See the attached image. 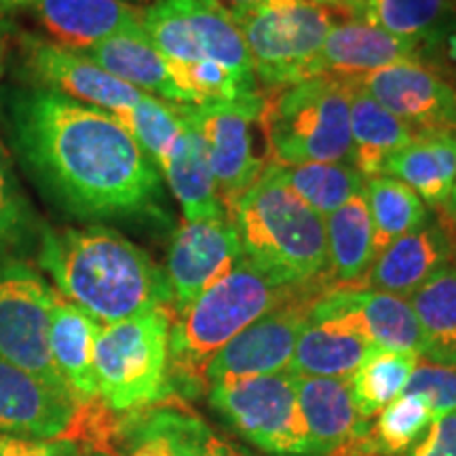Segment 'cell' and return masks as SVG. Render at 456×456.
<instances>
[{
  "label": "cell",
  "instance_id": "6da1fadb",
  "mask_svg": "<svg viewBox=\"0 0 456 456\" xmlns=\"http://www.w3.org/2000/svg\"><path fill=\"white\" fill-rule=\"evenodd\" d=\"M11 135L28 174L77 218L146 212L161 197L159 167L112 114L55 91L9 100Z\"/></svg>",
  "mask_w": 456,
  "mask_h": 456
},
{
  "label": "cell",
  "instance_id": "7a4b0ae2",
  "mask_svg": "<svg viewBox=\"0 0 456 456\" xmlns=\"http://www.w3.org/2000/svg\"><path fill=\"white\" fill-rule=\"evenodd\" d=\"M38 262L53 277L57 294L100 326L171 305L167 273L112 228H47Z\"/></svg>",
  "mask_w": 456,
  "mask_h": 456
},
{
  "label": "cell",
  "instance_id": "3957f363",
  "mask_svg": "<svg viewBox=\"0 0 456 456\" xmlns=\"http://www.w3.org/2000/svg\"><path fill=\"white\" fill-rule=\"evenodd\" d=\"M226 216L237 228L245 258L275 281L305 285L326 275V220L289 188L281 165H266Z\"/></svg>",
  "mask_w": 456,
  "mask_h": 456
},
{
  "label": "cell",
  "instance_id": "277c9868",
  "mask_svg": "<svg viewBox=\"0 0 456 456\" xmlns=\"http://www.w3.org/2000/svg\"><path fill=\"white\" fill-rule=\"evenodd\" d=\"M306 285L311 283H279L243 256L171 323L169 385L197 393L208 385V366L228 342L262 315L298 296Z\"/></svg>",
  "mask_w": 456,
  "mask_h": 456
},
{
  "label": "cell",
  "instance_id": "5b68a950",
  "mask_svg": "<svg viewBox=\"0 0 456 456\" xmlns=\"http://www.w3.org/2000/svg\"><path fill=\"white\" fill-rule=\"evenodd\" d=\"M271 163H351V78L313 77L265 95Z\"/></svg>",
  "mask_w": 456,
  "mask_h": 456
},
{
  "label": "cell",
  "instance_id": "8992f818",
  "mask_svg": "<svg viewBox=\"0 0 456 456\" xmlns=\"http://www.w3.org/2000/svg\"><path fill=\"white\" fill-rule=\"evenodd\" d=\"M169 330V306L100 328L94 366L104 406L134 412L167 397Z\"/></svg>",
  "mask_w": 456,
  "mask_h": 456
},
{
  "label": "cell",
  "instance_id": "52a82bcc",
  "mask_svg": "<svg viewBox=\"0 0 456 456\" xmlns=\"http://www.w3.org/2000/svg\"><path fill=\"white\" fill-rule=\"evenodd\" d=\"M142 28L169 66L218 64L258 87L243 34L218 0H157Z\"/></svg>",
  "mask_w": 456,
  "mask_h": 456
},
{
  "label": "cell",
  "instance_id": "ba28073f",
  "mask_svg": "<svg viewBox=\"0 0 456 456\" xmlns=\"http://www.w3.org/2000/svg\"><path fill=\"white\" fill-rule=\"evenodd\" d=\"M241 30L254 74L271 89L306 81V68L332 30V15L313 0H262L231 13Z\"/></svg>",
  "mask_w": 456,
  "mask_h": 456
},
{
  "label": "cell",
  "instance_id": "9c48e42d",
  "mask_svg": "<svg viewBox=\"0 0 456 456\" xmlns=\"http://www.w3.org/2000/svg\"><path fill=\"white\" fill-rule=\"evenodd\" d=\"M209 402L239 436L277 456L315 454L302 416L296 374L248 376L209 385Z\"/></svg>",
  "mask_w": 456,
  "mask_h": 456
},
{
  "label": "cell",
  "instance_id": "30bf717a",
  "mask_svg": "<svg viewBox=\"0 0 456 456\" xmlns=\"http://www.w3.org/2000/svg\"><path fill=\"white\" fill-rule=\"evenodd\" d=\"M265 95L222 104H180L208 148L209 167L224 212L271 163L262 131Z\"/></svg>",
  "mask_w": 456,
  "mask_h": 456
},
{
  "label": "cell",
  "instance_id": "8fae6325",
  "mask_svg": "<svg viewBox=\"0 0 456 456\" xmlns=\"http://www.w3.org/2000/svg\"><path fill=\"white\" fill-rule=\"evenodd\" d=\"M53 300L55 289L32 266L0 260V359L68 393L49 349Z\"/></svg>",
  "mask_w": 456,
  "mask_h": 456
},
{
  "label": "cell",
  "instance_id": "7c38bea8",
  "mask_svg": "<svg viewBox=\"0 0 456 456\" xmlns=\"http://www.w3.org/2000/svg\"><path fill=\"white\" fill-rule=\"evenodd\" d=\"M328 283L322 279L306 285L292 300L283 302L235 336L208 366V385L285 372L292 363L302 330L309 323L313 305L328 292Z\"/></svg>",
  "mask_w": 456,
  "mask_h": 456
},
{
  "label": "cell",
  "instance_id": "4fadbf2b",
  "mask_svg": "<svg viewBox=\"0 0 456 456\" xmlns=\"http://www.w3.org/2000/svg\"><path fill=\"white\" fill-rule=\"evenodd\" d=\"M17 45L21 49L24 66L37 81V87L55 91L108 114L127 110L144 95L131 85L118 81L95 64L89 55L78 51L60 47L26 32L17 34Z\"/></svg>",
  "mask_w": 456,
  "mask_h": 456
},
{
  "label": "cell",
  "instance_id": "5bb4252c",
  "mask_svg": "<svg viewBox=\"0 0 456 456\" xmlns=\"http://www.w3.org/2000/svg\"><path fill=\"white\" fill-rule=\"evenodd\" d=\"M353 81L414 134L456 127V89L423 61H399Z\"/></svg>",
  "mask_w": 456,
  "mask_h": 456
},
{
  "label": "cell",
  "instance_id": "9a60e30c",
  "mask_svg": "<svg viewBox=\"0 0 456 456\" xmlns=\"http://www.w3.org/2000/svg\"><path fill=\"white\" fill-rule=\"evenodd\" d=\"M241 258V239L228 216L201 222L184 220L171 239L165 271L175 311L182 313L191 306Z\"/></svg>",
  "mask_w": 456,
  "mask_h": 456
},
{
  "label": "cell",
  "instance_id": "2e32d148",
  "mask_svg": "<svg viewBox=\"0 0 456 456\" xmlns=\"http://www.w3.org/2000/svg\"><path fill=\"white\" fill-rule=\"evenodd\" d=\"M323 294L313 305L288 370L298 376L349 379L376 346L355 319L330 305Z\"/></svg>",
  "mask_w": 456,
  "mask_h": 456
},
{
  "label": "cell",
  "instance_id": "e0dca14e",
  "mask_svg": "<svg viewBox=\"0 0 456 456\" xmlns=\"http://www.w3.org/2000/svg\"><path fill=\"white\" fill-rule=\"evenodd\" d=\"M425 45L402 38L366 21H345L332 26L322 49L306 68V78H357L399 61H419Z\"/></svg>",
  "mask_w": 456,
  "mask_h": 456
},
{
  "label": "cell",
  "instance_id": "ac0fdd59",
  "mask_svg": "<svg viewBox=\"0 0 456 456\" xmlns=\"http://www.w3.org/2000/svg\"><path fill=\"white\" fill-rule=\"evenodd\" d=\"M77 403L26 370L0 359V433L57 440L70 429Z\"/></svg>",
  "mask_w": 456,
  "mask_h": 456
},
{
  "label": "cell",
  "instance_id": "d6986e66",
  "mask_svg": "<svg viewBox=\"0 0 456 456\" xmlns=\"http://www.w3.org/2000/svg\"><path fill=\"white\" fill-rule=\"evenodd\" d=\"M454 237L442 222L419 226L376 256L359 288L410 298L425 281L450 265Z\"/></svg>",
  "mask_w": 456,
  "mask_h": 456
},
{
  "label": "cell",
  "instance_id": "ffe728a7",
  "mask_svg": "<svg viewBox=\"0 0 456 456\" xmlns=\"http://www.w3.org/2000/svg\"><path fill=\"white\" fill-rule=\"evenodd\" d=\"M123 436L127 456H252L197 414L169 406L135 414Z\"/></svg>",
  "mask_w": 456,
  "mask_h": 456
},
{
  "label": "cell",
  "instance_id": "44dd1931",
  "mask_svg": "<svg viewBox=\"0 0 456 456\" xmlns=\"http://www.w3.org/2000/svg\"><path fill=\"white\" fill-rule=\"evenodd\" d=\"M296 389L315 454H346L366 442L370 427L357 412L349 379L296 374Z\"/></svg>",
  "mask_w": 456,
  "mask_h": 456
},
{
  "label": "cell",
  "instance_id": "7402d4cb",
  "mask_svg": "<svg viewBox=\"0 0 456 456\" xmlns=\"http://www.w3.org/2000/svg\"><path fill=\"white\" fill-rule=\"evenodd\" d=\"M32 7L51 43L78 53L142 26V9L125 0H37Z\"/></svg>",
  "mask_w": 456,
  "mask_h": 456
},
{
  "label": "cell",
  "instance_id": "603a6c76",
  "mask_svg": "<svg viewBox=\"0 0 456 456\" xmlns=\"http://www.w3.org/2000/svg\"><path fill=\"white\" fill-rule=\"evenodd\" d=\"M328 302L349 313L376 349L423 355V332L408 298L366 288H330Z\"/></svg>",
  "mask_w": 456,
  "mask_h": 456
},
{
  "label": "cell",
  "instance_id": "cb8c5ba5",
  "mask_svg": "<svg viewBox=\"0 0 456 456\" xmlns=\"http://www.w3.org/2000/svg\"><path fill=\"white\" fill-rule=\"evenodd\" d=\"M100 328L94 317L61 298L55 289L49 328L51 359L77 406L98 399L94 355Z\"/></svg>",
  "mask_w": 456,
  "mask_h": 456
},
{
  "label": "cell",
  "instance_id": "d4e9b609",
  "mask_svg": "<svg viewBox=\"0 0 456 456\" xmlns=\"http://www.w3.org/2000/svg\"><path fill=\"white\" fill-rule=\"evenodd\" d=\"M175 108L182 117V131L169 155L159 165V171H163L165 180L169 182L186 222L222 218L226 212L222 208L218 186L209 167L208 148L191 118L182 112L180 104H175Z\"/></svg>",
  "mask_w": 456,
  "mask_h": 456
},
{
  "label": "cell",
  "instance_id": "484cf974",
  "mask_svg": "<svg viewBox=\"0 0 456 456\" xmlns=\"http://www.w3.org/2000/svg\"><path fill=\"white\" fill-rule=\"evenodd\" d=\"M85 55H89L95 64L117 77L118 81L131 85L142 94L157 95L159 100L169 102V104H186L184 95L171 78L167 60L148 38L142 26L114 34Z\"/></svg>",
  "mask_w": 456,
  "mask_h": 456
},
{
  "label": "cell",
  "instance_id": "4316f807",
  "mask_svg": "<svg viewBox=\"0 0 456 456\" xmlns=\"http://www.w3.org/2000/svg\"><path fill=\"white\" fill-rule=\"evenodd\" d=\"M402 180L431 208H446L456 178V142L452 131L414 134L383 174Z\"/></svg>",
  "mask_w": 456,
  "mask_h": 456
},
{
  "label": "cell",
  "instance_id": "83f0119b",
  "mask_svg": "<svg viewBox=\"0 0 456 456\" xmlns=\"http://www.w3.org/2000/svg\"><path fill=\"white\" fill-rule=\"evenodd\" d=\"M412 138L414 131L402 118L351 78V165L363 178L383 174L387 161Z\"/></svg>",
  "mask_w": 456,
  "mask_h": 456
},
{
  "label": "cell",
  "instance_id": "f1b7e54d",
  "mask_svg": "<svg viewBox=\"0 0 456 456\" xmlns=\"http://www.w3.org/2000/svg\"><path fill=\"white\" fill-rule=\"evenodd\" d=\"M326 235L330 283L353 288L376 258L372 220L363 191L328 216Z\"/></svg>",
  "mask_w": 456,
  "mask_h": 456
},
{
  "label": "cell",
  "instance_id": "f546056e",
  "mask_svg": "<svg viewBox=\"0 0 456 456\" xmlns=\"http://www.w3.org/2000/svg\"><path fill=\"white\" fill-rule=\"evenodd\" d=\"M423 332V355L456 368V266L448 265L410 296Z\"/></svg>",
  "mask_w": 456,
  "mask_h": 456
},
{
  "label": "cell",
  "instance_id": "4dcf8cb0",
  "mask_svg": "<svg viewBox=\"0 0 456 456\" xmlns=\"http://www.w3.org/2000/svg\"><path fill=\"white\" fill-rule=\"evenodd\" d=\"M456 0H357L355 21L402 38L436 45L454 24Z\"/></svg>",
  "mask_w": 456,
  "mask_h": 456
},
{
  "label": "cell",
  "instance_id": "1f68e13d",
  "mask_svg": "<svg viewBox=\"0 0 456 456\" xmlns=\"http://www.w3.org/2000/svg\"><path fill=\"white\" fill-rule=\"evenodd\" d=\"M370 220L374 231V252L379 256L399 237L425 224L427 209L408 184L393 175H374L363 184Z\"/></svg>",
  "mask_w": 456,
  "mask_h": 456
},
{
  "label": "cell",
  "instance_id": "d6a6232c",
  "mask_svg": "<svg viewBox=\"0 0 456 456\" xmlns=\"http://www.w3.org/2000/svg\"><path fill=\"white\" fill-rule=\"evenodd\" d=\"M419 355L403 351L374 349L366 362L349 376V385L357 412L372 419L402 395L412 376Z\"/></svg>",
  "mask_w": 456,
  "mask_h": 456
},
{
  "label": "cell",
  "instance_id": "836d02e7",
  "mask_svg": "<svg viewBox=\"0 0 456 456\" xmlns=\"http://www.w3.org/2000/svg\"><path fill=\"white\" fill-rule=\"evenodd\" d=\"M283 175L296 195L322 218H328L346 201H351L366 184V178L351 163L288 165L283 167Z\"/></svg>",
  "mask_w": 456,
  "mask_h": 456
},
{
  "label": "cell",
  "instance_id": "e575fe53",
  "mask_svg": "<svg viewBox=\"0 0 456 456\" xmlns=\"http://www.w3.org/2000/svg\"><path fill=\"white\" fill-rule=\"evenodd\" d=\"M112 117L129 131L131 138L138 142L157 167L169 155L182 131V117L175 104L146 94L127 110Z\"/></svg>",
  "mask_w": 456,
  "mask_h": 456
},
{
  "label": "cell",
  "instance_id": "d590c367",
  "mask_svg": "<svg viewBox=\"0 0 456 456\" xmlns=\"http://www.w3.org/2000/svg\"><path fill=\"white\" fill-rule=\"evenodd\" d=\"M431 423L433 414L423 399L416 395H399L380 412L370 433V442L376 454H406L423 440Z\"/></svg>",
  "mask_w": 456,
  "mask_h": 456
},
{
  "label": "cell",
  "instance_id": "8d00e7d4",
  "mask_svg": "<svg viewBox=\"0 0 456 456\" xmlns=\"http://www.w3.org/2000/svg\"><path fill=\"white\" fill-rule=\"evenodd\" d=\"M402 395H416L431 410L433 420L456 412V368L442 363H416Z\"/></svg>",
  "mask_w": 456,
  "mask_h": 456
},
{
  "label": "cell",
  "instance_id": "74e56055",
  "mask_svg": "<svg viewBox=\"0 0 456 456\" xmlns=\"http://www.w3.org/2000/svg\"><path fill=\"white\" fill-rule=\"evenodd\" d=\"M28 224V203L17 184L13 167L0 146V241L13 239Z\"/></svg>",
  "mask_w": 456,
  "mask_h": 456
},
{
  "label": "cell",
  "instance_id": "f35d334b",
  "mask_svg": "<svg viewBox=\"0 0 456 456\" xmlns=\"http://www.w3.org/2000/svg\"><path fill=\"white\" fill-rule=\"evenodd\" d=\"M0 456H81L70 440H38V437L0 433Z\"/></svg>",
  "mask_w": 456,
  "mask_h": 456
},
{
  "label": "cell",
  "instance_id": "ab89813d",
  "mask_svg": "<svg viewBox=\"0 0 456 456\" xmlns=\"http://www.w3.org/2000/svg\"><path fill=\"white\" fill-rule=\"evenodd\" d=\"M408 456H456V412L433 420L427 436Z\"/></svg>",
  "mask_w": 456,
  "mask_h": 456
},
{
  "label": "cell",
  "instance_id": "60d3db41",
  "mask_svg": "<svg viewBox=\"0 0 456 456\" xmlns=\"http://www.w3.org/2000/svg\"><path fill=\"white\" fill-rule=\"evenodd\" d=\"M17 34H20V30L13 26V21L0 17V85H3L4 74H7L11 47L17 43Z\"/></svg>",
  "mask_w": 456,
  "mask_h": 456
},
{
  "label": "cell",
  "instance_id": "b9f144b4",
  "mask_svg": "<svg viewBox=\"0 0 456 456\" xmlns=\"http://www.w3.org/2000/svg\"><path fill=\"white\" fill-rule=\"evenodd\" d=\"M313 3L319 4V7H323L326 11H340V13H346L349 17L355 20V13H357V0H313Z\"/></svg>",
  "mask_w": 456,
  "mask_h": 456
},
{
  "label": "cell",
  "instance_id": "7bdbcfd3",
  "mask_svg": "<svg viewBox=\"0 0 456 456\" xmlns=\"http://www.w3.org/2000/svg\"><path fill=\"white\" fill-rule=\"evenodd\" d=\"M440 41L444 43V55H446V60L456 68V20H454V24L442 34Z\"/></svg>",
  "mask_w": 456,
  "mask_h": 456
},
{
  "label": "cell",
  "instance_id": "ee69618b",
  "mask_svg": "<svg viewBox=\"0 0 456 456\" xmlns=\"http://www.w3.org/2000/svg\"><path fill=\"white\" fill-rule=\"evenodd\" d=\"M218 3L228 11V13H235V11L254 7V4H260L262 0H218Z\"/></svg>",
  "mask_w": 456,
  "mask_h": 456
},
{
  "label": "cell",
  "instance_id": "f6af8a7d",
  "mask_svg": "<svg viewBox=\"0 0 456 456\" xmlns=\"http://www.w3.org/2000/svg\"><path fill=\"white\" fill-rule=\"evenodd\" d=\"M454 142H456V127H454ZM444 212H446V216H448V220L452 222V224L456 226V178H454V186H452V192H450V199H448V203H446V208H444Z\"/></svg>",
  "mask_w": 456,
  "mask_h": 456
},
{
  "label": "cell",
  "instance_id": "bcb514c9",
  "mask_svg": "<svg viewBox=\"0 0 456 456\" xmlns=\"http://www.w3.org/2000/svg\"><path fill=\"white\" fill-rule=\"evenodd\" d=\"M37 0H0V13H9L20 7H30Z\"/></svg>",
  "mask_w": 456,
  "mask_h": 456
},
{
  "label": "cell",
  "instance_id": "7dc6e473",
  "mask_svg": "<svg viewBox=\"0 0 456 456\" xmlns=\"http://www.w3.org/2000/svg\"><path fill=\"white\" fill-rule=\"evenodd\" d=\"M125 3L134 4V7H138V9H142V11H144L146 7H151V4H155V3H157V0H125Z\"/></svg>",
  "mask_w": 456,
  "mask_h": 456
},
{
  "label": "cell",
  "instance_id": "c3c4849f",
  "mask_svg": "<svg viewBox=\"0 0 456 456\" xmlns=\"http://www.w3.org/2000/svg\"><path fill=\"white\" fill-rule=\"evenodd\" d=\"M452 260H454V266H456V245H454V256H452Z\"/></svg>",
  "mask_w": 456,
  "mask_h": 456
},
{
  "label": "cell",
  "instance_id": "681fc988",
  "mask_svg": "<svg viewBox=\"0 0 456 456\" xmlns=\"http://www.w3.org/2000/svg\"><path fill=\"white\" fill-rule=\"evenodd\" d=\"M95 456H106V454H95Z\"/></svg>",
  "mask_w": 456,
  "mask_h": 456
}]
</instances>
